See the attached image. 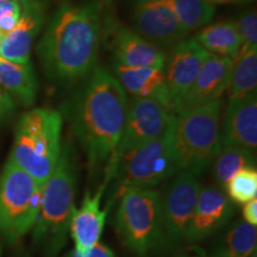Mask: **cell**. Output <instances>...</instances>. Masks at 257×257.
<instances>
[{"instance_id":"obj_1","label":"cell","mask_w":257,"mask_h":257,"mask_svg":"<svg viewBox=\"0 0 257 257\" xmlns=\"http://www.w3.org/2000/svg\"><path fill=\"white\" fill-rule=\"evenodd\" d=\"M128 108L127 95L114 75L95 67L69 104L73 133L87 157L91 174L106 168L117 149Z\"/></svg>"},{"instance_id":"obj_2","label":"cell","mask_w":257,"mask_h":257,"mask_svg":"<svg viewBox=\"0 0 257 257\" xmlns=\"http://www.w3.org/2000/svg\"><path fill=\"white\" fill-rule=\"evenodd\" d=\"M101 3H66L54 14L37 47L48 78L63 85L86 79L95 68L100 47Z\"/></svg>"},{"instance_id":"obj_3","label":"cell","mask_w":257,"mask_h":257,"mask_svg":"<svg viewBox=\"0 0 257 257\" xmlns=\"http://www.w3.org/2000/svg\"><path fill=\"white\" fill-rule=\"evenodd\" d=\"M78 184V168L70 146L61 150L59 161L42 187L40 211L34 225V240L47 257H55L67 242Z\"/></svg>"},{"instance_id":"obj_4","label":"cell","mask_w":257,"mask_h":257,"mask_svg":"<svg viewBox=\"0 0 257 257\" xmlns=\"http://www.w3.org/2000/svg\"><path fill=\"white\" fill-rule=\"evenodd\" d=\"M62 115L50 108H35L24 113L16 126L11 155L19 168L41 187L59 161L62 144Z\"/></svg>"},{"instance_id":"obj_5","label":"cell","mask_w":257,"mask_h":257,"mask_svg":"<svg viewBox=\"0 0 257 257\" xmlns=\"http://www.w3.org/2000/svg\"><path fill=\"white\" fill-rule=\"evenodd\" d=\"M221 99L182 110L173 119V146L179 169L195 176L211 166L220 149Z\"/></svg>"},{"instance_id":"obj_6","label":"cell","mask_w":257,"mask_h":257,"mask_svg":"<svg viewBox=\"0 0 257 257\" xmlns=\"http://www.w3.org/2000/svg\"><path fill=\"white\" fill-rule=\"evenodd\" d=\"M115 229L120 239L140 257L163 245L161 193L152 188L128 187L120 193Z\"/></svg>"},{"instance_id":"obj_7","label":"cell","mask_w":257,"mask_h":257,"mask_svg":"<svg viewBox=\"0 0 257 257\" xmlns=\"http://www.w3.org/2000/svg\"><path fill=\"white\" fill-rule=\"evenodd\" d=\"M42 187L12 160L0 175V237L18 242L36 223Z\"/></svg>"},{"instance_id":"obj_8","label":"cell","mask_w":257,"mask_h":257,"mask_svg":"<svg viewBox=\"0 0 257 257\" xmlns=\"http://www.w3.org/2000/svg\"><path fill=\"white\" fill-rule=\"evenodd\" d=\"M173 121L162 136L130 153L115 166V187L150 188L180 172L173 146Z\"/></svg>"},{"instance_id":"obj_9","label":"cell","mask_w":257,"mask_h":257,"mask_svg":"<svg viewBox=\"0 0 257 257\" xmlns=\"http://www.w3.org/2000/svg\"><path fill=\"white\" fill-rule=\"evenodd\" d=\"M175 114L159 102L134 98L128 104L126 120L119 143L106 166L105 178L112 179L117 163L128 154L165 134Z\"/></svg>"},{"instance_id":"obj_10","label":"cell","mask_w":257,"mask_h":257,"mask_svg":"<svg viewBox=\"0 0 257 257\" xmlns=\"http://www.w3.org/2000/svg\"><path fill=\"white\" fill-rule=\"evenodd\" d=\"M200 182L198 176L180 170L161 193L162 232L165 248H175L186 240L197 202Z\"/></svg>"},{"instance_id":"obj_11","label":"cell","mask_w":257,"mask_h":257,"mask_svg":"<svg viewBox=\"0 0 257 257\" xmlns=\"http://www.w3.org/2000/svg\"><path fill=\"white\" fill-rule=\"evenodd\" d=\"M131 21L135 32L160 49L174 47L186 35L168 0H134Z\"/></svg>"},{"instance_id":"obj_12","label":"cell","mask_w":257,"mask_h":257,"mask_svg":"<svg viewBox=\"0 0 257 257\" xmlns=\"http://www.w3.org/2000/svg\"><path fill=\"white\" fill-rule=\"evenodd\" d=\"M208 54L194 38H187L176 43L169 56L166 57V82L174 114L178 112L180 101L191 88Z\"/></svg>"},{"instance_id":"obj_13","label":"cell","mask_w":257,"mask_h":257,"mask_svg":"<svg viewBox=\"0 0 257 257\" xmlns=\"http://www.w3.org/2000/svg\"><path fill=\"white\" fill-rule=\"evenodd\" d=\"M234 214L231 199L217 186L200 188L186 240L201 242L229 223Z\"/></svg>"},{"instance_id":"obj_14","label":"cell","mask_w":257,"mask_h":257,"mask_svg":"<svg viewBox=\"0 0 257 257\" xmlns=\"http://www.w3.org/2000/svg\"><path fill=\"white\" fill-rule=\"evenodd\" d=\"M221 147H243L256 152L257 94L256 91L238 98H229L220 124Z\"/></svg>"},{"instance_id":"obj_15","label":"cell","mask_w":257,"mask_h":257,"mask_svg":"<svg viewBox=\"0 0 257 257\" xmlns=\"http://www.w3.org/2000/svg\"><path fill=\"white\" fill-rule=\"evenodd\" d=\"M22 14L17 25L0 43V57L17 63L30 62L31 48L46 21L43 0H19Z\"/></svg>"},{"instance_id":"obj_16","label":"cell","mask_w":257,"mask_h":257,"mask_svg":"<svg viewBox=\"0 0 257 257\" xmlns=\"http://www.w3.org/2000/svg\"><path fill=\"white\" fill-rule=\"evenodd\" d=\"M110 180L105 179L104 184L99 187L94 195L87 192L83 197L81 207L79 210L74 208L72 218H70L69 232L75 244V251L80 255H86L91 249L99 243L104 230L106 217L111 208L108 202L104 210H100V200L104 194L106 186Z\"/></svg>"},{"instance_id":"obj_17","label":"cell","mask_w":257,"mask_h":257,"mask_svg":"<svg viewBox=\"0 0 257 257\" xmlns=\"http://www.w3.org/2000/svg\"><path fill=\"white\" fill-rule=\"evenodd\" d=\"M231 66L232 60L229 57L208 54L191 88L180 101L178 112L220 99L229 85Z\"/></svg>"},{"instance_id":"obj_18","label":"cell","mask_w":257,"mask_h":257,"mask_svg":"<svg viewBox=\"0 0 257 257\" xmlns=\"http://www.w3.org/2000/svg\"><path fill=\"white\" fill-rule=\"evenodd\" d=\"M115 78L124 88L125 93L136 99H148L165 106L173 112L165 69L153 67H125L115 63Z\"/></svg>"},{"instance_id":"obj_19","label":"cell","mask_w":257,"mask_h":257,"mask_svg":"<svg viewBox=\"0 0 257 257\" xmlns=\"http://www.w3.org/2000/svg\"><path fill=\"white\" fill-rule=\"evenodd\" d=\"M111 49L117 64L165 69L166 54L130 29L118 27L112 35Z\"/></svg>"},{"instance_id":"obj_20","label":"cell","mask_w":257,"mask_h":257,"mask_svg":"<svg viewBox=\"0 0 257 257\" xmlns=\"http://www.w3.org/2000/svg\"><path fill=\"white\" fill-rule=\"evenodd\" d=\"M0 87L27 107L34 105L38 85L31 63H17L0 57Z\"/></svg>"},{"instance_id":"obj_21","label":"cell","mask_w":257,"mask_h":257,"mask_svg":"<svg viewBox=\"0 0 257 257\" xmlns=\"http://www.w3.org/2000/svg\"><path fill=\"white\" fill-rule=\"evenodd\" d=\"M256 242V226L238 220L218 237L211 257H250L255 253Z\"/></svg>"},{"instance_id":"obj_22","label":"cell","mask_w":257,"mask_h":257,"mask_svg":"<svg viewBox=\"0 0 257 257\" xmlns=\"http://www.w3.org/2000/svg\"><path fill=\"white\" fill-rule=\"evenodd\" d=\"M194 41L207 53L229 57L231 60L236 59L242 47L234 21L220 22L204 28L195 36Z\"/></svg>"},{"instance_id":"obj_23","label":"cell","mask_w":257,"mask_h":257,"mask_svg":"<svg viewBox=\"0 0 257 257\" xmlns=\"http://www.w3.org/2000/svg\"><path fill=\"white\" fill-rule=\"evenodd\" d=\"M211 165L218 187L224 189L227 182L243 169H256L253 150L243 147H221Z\"/></svg>"},{"instance_id":"obj_24","label":"cell","mask_w":257,"mask_h":257,"mask_svg":"<svg viewBox=\"0 0 257 257\" xmlns=\"http://www.w3.org/2000/svg\"><path fill=\"white\" fill-rule=\"evenodd\" d=\"M257 88V49L239 51L232 60L227 85L229 98H238Z\"/></svg>"},{"instance_id":"obj_25","label":"cell","mask_w":257,"mask_h":257,"mask_svg":"<svg viewBox=\"0 0 257 257\" xmlns=\"http://www.w3.org/2000/svg\"><path fill=\"white\" fill-rule=\"evenodd\" d=\"M185 34L205 27L216 15L214 5L205 0H168Z\"/></svg>"},{"instance_id":"obj_26","label":"cell","mask_w":257,"mask_h":257,"mask_svg":"<svg viewBox=\"0 0 257 257\" xmlns=\"http://www.w3.org/2000/svg\"><path fill=\"white\" fill-rule=\"evenodd\" d=\"M225 188L231 200L245 204L257 195V172L256 169H243L237 173L227 182Z\"/></svg>"},{"instance_id":"obj_27","label":"cell","mask_w":257,"mask_h":257,"mask_svg":"<svg viewBox=\"0 0 257 257\" xmlns=\"http://www.w3.org/2000/svg\"><path fill=\"white\" fill-rule=\"evenodd\" d=\"M236 23L242 47L240 51L257 49V15L256 10H248L239 15Z\"/></svg>"},{"instance_id":"obj_28","label":"cell","mask_w":257,"mask_h":257,"mask_svg":"<svg viewBox=\"0 0 257 257\" xmlns=\"http://www.w3.org/2000/svg\"><path fill=\"white\" fill-rule=\"evenodd\" d=\"M22 14V5L19 0L0 3V32L8 35L17 25Z\"/></svg>"},{"instance_id":"obj_29","label":"cell","mask_w":257,"mask_h":257,"mask_svg":"<svg viewBox=\"0 0 257 257\" xmlns=\"http://www.w3.org/2000/svg\"><path fill=\"white\" fill-rule=\"evenodd\" d=\"M16 110V102L11 95L0 87V123L9 119Z\"/></svg>"},{"instance_id":"obj_30","label":"cell","mask_w":257,"mask_h":257,"mask_svg":"<svg viewBox=\"0 0 257 257\" xmlns=\"http://www.w3.org/2000/svg\"><path fill=\"white\" fill-rule=\"evenodd\" d=\"M243 217L246 223L256 226L257 224V199L253 198L252 200L245 202L243 207Z\"/></svg>"},{"instance_id":"obj_31","label":"cell","mask_w":257,"mask_h":257,"mask_svg":"<svg viewBox=\"0 0 257 257\" xmlns=\"http://www.w3.org/2000/svg\"><path fill=\"white\" fill-rule=\"evenodd\" d=\"M212 5H224V4H245L252 0H205Z\"/></svg>"},{"instance_id":"obj_32","label":"cell","mask_w":257,"mask_h":257,"mask_svg":"<svg viewBox=\"0 0 257 257\" xmlns=\"http://www.w3.org/2000/svg\"><path fill=\"white\" fill-rule=\"evenodd\" d=\"M63 257H78V252H76L75 250H73V251L68 252L67 255H64Z\"/></svg>"},{"instance_id":"obj_33","label":"cell","mask_w":257,"mask_h":257,"mask_svg":"<svg viewBox=\"0 0 257 257\" xmlns=\"http://www.w3.org/2000/svg\"><path fill=\"white\" fill-rule=\"evenodd\" d=\"M5 2H10V0H0V3H5Z\"/></svg>"},{"instance_id":"obj_34","label":"cell","mask_w":257,"mask_h":257,"mask_svg":"<svg viewBox=\"0 0 257 257\" xmlns=\"http://www.w3.org/2000/svg\"><path fill=\"white\" fill-rule=\"evenodd\" d=\"M176 257H186V256H184V255H181V256H176Z\"/></svg>"},{"instance_id":"obj_35","label":"cell","mask_w":257,"mask_h":257,"mask_svg":"<svg viewBox=\"0 0 257 257\" xmlns=\"http://www.w3.org/2000/svg\"><path fill=\"white\" fill-rule=\"evenodd\" d=\"M0 257H2V250H0Z\"/></svg>"},{"instance_id":"obj_36","label":"cell","mask_w":257,"mask_h":257,"mask_svg":"<svg viewBox=\"0 0 257 257\" xmlns=\"http://www.w3.org/2000/svg\"><path fill=\"white\" fill-rule=\"evenodd\" d=\"M197 257H206V256H197Z\"/></svg>"},{"instance_id":"obj_37","label":"cell","mask_w":257,"mask_h":257,"mask_svg":"<svg viewBox=\"0 0 257 257\" xmlns=\"http://www.w3.org/2000/svg\"><path fill=\"white\" fill-rule=\"evenodd\" d=\"M250 257H251V256H250ZM252 257H255V253H253V256Z\"/></svg>"}]
</instances>
